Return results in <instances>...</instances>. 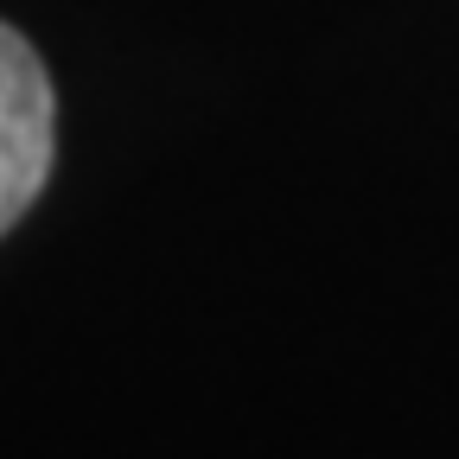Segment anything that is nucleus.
Segmentation results:
<instances>
[{"label":"nucleus","instance_id":"1","mask_svg":"<svg viewBox=\"0 0 459 459\" xmlns=\"http://www.w3.org/2000/svg\"><path fill=\"white\" fill-rule=\"evenodd\" d=\"M57 102L39 51L0 26V237L32 211V198L51 179V147H57Z\"/></svg>","mask_w":459,"mask_h":459}]
</instances>
